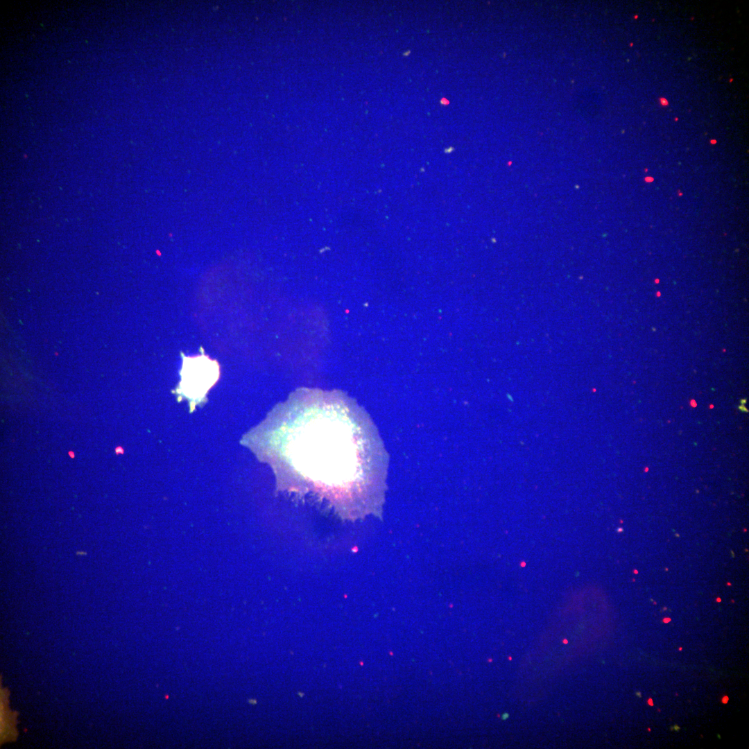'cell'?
Instances as JSON below:
<instances>
[{
	"mask_svg": "<svg viewBox=\"0 0 749 749\" xmlns=\"http://www.w3.org/2000/svg\"><path fill=\"white\" fill-rule=\"evenodd\" d=\"M277 490L310 494L342 517L377 502L386 455L367 413L339 390L300 388L243 438Z\"/></svg>",
	"mask_w": 749,
	"mask_h": 749,
	"instance_id": "obj_1",
	"label": "cell"
},
{
	"mask_svg": "<svg viewBox=\"0 0 749 749\" xmlns=\"http://www.w3.org/2000/svg\"><path fill=\"white\" fill-rule=\"evenodd\" d=\"M180 376L179 393L193 402H198L218 379L219 365L204 354L185 357Z\"/></svg>",
	"mask_w": 749,
	"mask_h": 749,
	"instance_id": "obj_2",
	"label": "cell"
}]
</instances>
